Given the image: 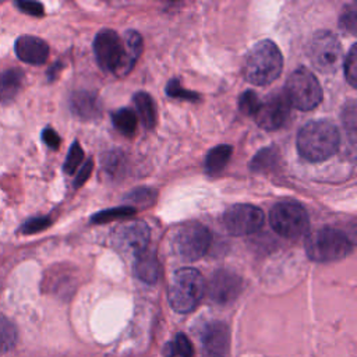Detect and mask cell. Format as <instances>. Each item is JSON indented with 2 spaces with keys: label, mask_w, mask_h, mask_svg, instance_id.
<instances>
[{
  "label": "cell",
  "mask_w": 357,
  "mask_h": 357,
  "mask_svg": "<svg viewBox=\"0 0 357 357\" xmlns=\"http://www.w3.org/2000/svg\"><path fill=\"white\" fill-rule=\"evenodd\" d=\"M337 128L326 120H315L303 126L297 135L298 153L308 162L329 159L339 148Z\"/></svg>",
  "instance_id": "cell-1"
},
{
  "label": "cell",
  "mask_w": 357,
  "mask_h": 357,
  "mask_svg": "<svg viewBox=\"0 0 357 357\" xmlns=\"http://www.w3.org/2000/svg\"><path fill=\"white\" fill-rule=\"evenodd\" d=\"M283 57L272 40H261L255 43L245 56L244 77L254 85H268L273 82L282 73Z\"/></svg>",
  "instance_id": "cell-2"
},
{
  "label": "cell",
  "mask_w": 357,
  "mask_h": 357,
  "mask_svg": "<svg viewBox=\"0 0 357 357\" xmlns=\"http://www.w3.org/2000/svg\"><path fill=\"white\" fill-rule=\"evenodd\" d=\"M206 290L202 275L194 268H181L172 276L167 300L170 307L180 314L192 311Z\"/></svg>",
  "instance_id": "cell-3"
},
{
  "label": "cell",
  "mask_w": 357,
  "mask_h": 357,
  "mask_svg": "<svg viewBox=\"0 0 357 357\" xmlns=\"http://www.w3.org/2000/svg\"><path fill=\"white\" fill-rule=\"evenodd\" d=\"M304 248L311 261L332 262L347 257L353 251V243L343 231L324 227L307 236Z\"/></svg>",
  "instance_id": "cell-4"
},
{
  "label": "cell",
  "mask_w": 357,
  "mask_h": 357,
  "mask_svg": "<svg viewBox=\"0 0 357 357\" xmlns=\"http://www.w3.org/2000/svg\"><path fill=\"white\" fill-rule=\"evenodd\" d=\"M283 93L289 105L301 112L315 109L322 100V89L318 79L304 67H300L290 74Z\"/></svg>",
  "instance_id": "cell-5"
},
{
  "label": "cell",
  "mask_w": 357,
  "mask_h": 357,
  "mask_svg": "<svg viewBox=\"0 0 357 357\" xmlns=\"http://www.w3.org/2000/svg\"><path fill=\"white\" fill-rule=\"evenodd\" d=\"M212 241L211 231L201 223L183 225L173 237L174 254L185 262L202 258L209 250Z\"/></svg>",
  "instance_id": "cell-6"
},
{
  "label": "cell",
  "mask_w": 357,
  "mask_h": 357,
  "mask_svg": "<svg viewBox=\"0 0 357 357\" xmlns=\"http://www.w3.org/2000/svg\"><path fill=\"white\" fill-rule=\"evenodd\" d=\"M272 229L284 238H298L308 231L310 219L305 209L296 202H280L269 213Z\"/></svg>",
  "instance_id": "cell-7"
},
{
  "label": "cell",
  "mask_w": 357,
  "mask_h": 357,
  "mask_svg": "<svg viewBox=\"0 0 357 357\" xmlns=\"http://www.w3.org/2000/svg\"><path fill=\"white\" fill-rule=\"evenodd\" d=\"M307 54L312 67L321 73L332 74L340 66L342 46L332 32L319 31L310 39Z\"/></svg>",
  "instance_id": "cell-8"
},
{
  "label": "cell",
  "mask_w": 357,
  "mask_h": 357,
  "mask_svg": "<svg viewBox=\"0 0 357 357\" xmlns=\"http://www.w3.org/2000/svg\"><path fill=\"white\" fill-rule=\"evenodd\" d=\"M93 52L99 67L117 75L124 57L123 38L112 29H102L95 36Z\"/></svg>",
  "instance_id": "cell-9"
},
{
  "label": "cell",
  "mask_w": 357,
  "mask_h": 357,
  "mask_svg": "<svg viewBox=\"0 0 357 357\" xmlns=\"http://www.w3.org/2000/svg\"><path fill=\"white\" fill-rule=\"evenodd\" d=\"M223 226L233 236H247L258 231L265 220L264 212L248 204H237L223 213Z\"/></svg>",
  "instance_id": "cell-10"
},
{
  "label": "cell",
  "mask_w": 357,
  "mask_h": 357,
  "mask_svg": "<svg viewBox=\"0 0 357 357\" xmlns=\"http://www.w3.org/2000/svg\"><path fill=\"white\" fill-rule=\"evenodd\" d=\"M151 230L144 222H128L119 226L112 234V245L121 254L139 255L146 250Z\"/></svg>",
  "instance_id": "cell-11"
},
{
  "label": "cell",
  "mask_w": 357,
  "mask_h": 357,
  "mask_svg": "<svg viewBox=\"0 0 357 357\" xmlns=\"http://www.w3.org/2000/svg\"><path fill=\"white\" fill-rule=\"evenodd\" d=\"M290 116V105L284 93H276L261 103L255 114L257 124L266 131H275L283 127Z\"/></svg>",
  "instance_id": "cell-12"
},
{
  "label": "cell",
  "mask_w": 357,
  "mask_h": 357,
  "mask_svg": "<svg viewBox=\"0 0 357 357\" xmlns=\"http://www.w3.org/2000/svg\"><path fill=\"white\" fill-rule=\"evenodd\" d=\"M241 289H243V282L240 276H237L231 271L219 269L213 273L209 282L208 293L215 303L227 304L237 298Z\"/></svg>",
  "instance_id": "cell-13"
},
{
  "label": "cell",
  "mask_w": 357,
  "mask_h": 357,
  "mask_svg": "<svg viewBox=\"0 0 357 357\" xmlns=\"http://www.w3.org/2000/svg\"><path fill=\"white\" fill-rule=\"evenodd\" d=\"M15 54L28 64H43L49 56V46L45 40L31 35H22L15 40Z\"/></svg>",
  "instance_id": "cell-14"
},
{
  "label": "cell",
  "mask_w": 357,
  "mask_h": 357,
  "mask_svg": "<svg viewBox=\"0 0 357 357\" xmlns=\"http://www.w3.org/2000/svg\"><path fill=\"white\" fill-rule=\"evenodd\" d=\"M202 342L208 353L222 356L229 346V329L223 322H211L204 328Z\"/></svg>",
  "instance_id": "cell-15"
},
{
  "label": "cell",
  "mask_w": 357,
  "mask_h": 357,
  "mask_svg": "<svg viewBox=\"0 0 357 357\" xmlns=\"http://www.w3.org/2000/svg\"><path fill=\"white\" fill-rule=\"evenodd\" d=\"M134 275L148 284H155L158 282L160 276V265L153 251L145 250L135 257Z\"/></svg>",
  "instance_id": "cell-16"
},
{
  "label": "cell",
  "mask_w": 357,
  "mask_h": 357,
  "mask_svg": "<svg viewBox=\"0 0 357 357\" xmlns=\"http://www.w3.org/2000/svg\"><path fill=\"white\" fill-rule=\"evenodd\" d=\"M123 45H124V57H123L121 67L117 73V77L127 75L131 71V68L135 66L142 52V38L135 31H127L123 38Z\"/></svg>",
  "instance_id": "cell-17"
},
{
  "label": "cell",
  "mask_w": 357,
  "mask_h": 357,
  "mask_svg": "<svg viewBox=\"0 0 357 357\" xmlns=\"http://www.w3.org/2000/svg\"><path fill=\"white\" fill-rule=\"evenodd\" d=\"M24 74L18 68H8L0 73V102H10L22 85Z\"/></svg>",
  "instance_id": "cell-18"
},
{
  "label": "cell",
  "mask_w": 357,
  "mask_h": 357,
  "mask_svg": "<svg viewBox=\"0 0 357 357\" xmlns=\"http://www.w3.org/2000/svg\"><path fill=\"white\" fill-rule=\"evenodd\" d=\"M233 148L230 145H218L212 148L205 158V170L209 176L219 174L230 160Z\"/></svg>",
  "instance_id": "cell-19"
},
{
  "label": "cell",
  "mask_w": 357,
  "mask_h": 357,
  "mask_svg": "<svg viewBox=\"0 0 357 357\" xmlns=\"http://www.w3.org/2000/svg\"><path fill=\"white\" fill-rule=\"evenodd\" d=\"M71 109L82 119H92L98 114V103L92 93L77 92L71 98Z\"/></svg>",
  "instance_id": "cell-20"
},
{
  "label": "cell",
  "mask_w": 357,
  "mask_h": 357,
  "mask_svg": "<svg viewBox=\"0 0 357 357\" xmlns=\"http://www.w3.org/2000/svg\"><path fill=\"white\" fill-rule=\"evenodd\" d=\"M134 103L142 120V124L149 130L153 128L156 123V109L152 98L146 92H137L134 95Z\"/></svg>",
  "instance_id": "cell-21"
},
{
  "label": "cell",
  "mask_w": 357,
  "mask_h": 357,
  "mask_svg": "<svg viewBox=\"0 0 357 357\" xmlns=\"http://www.w3.org/2000/svg\"><path fill=\"white\" fill-rule=\"evenodd\" d=\"M112 121H113V126L124 135L127 137H131L134 132H135V128H137V116L135 113L128 109V107H124V109H119L116 110L113 114H112Z\"/></svg>",
  "instance_id": "cell-22"
},
{
  "label": "cell",
  "mask_w": 357,
  "mask_h": 357,
  "mask_svg": "<svg viewBox=\"0 0 357 357\" xmlns=\"http://www.w3.org/2000/svg\"><path fill=\"white\" fill-rule=\"evenodd\" d=\"M279 160V152L276 148L269 146L261 149L251 160L250 167L252 172H266L268 169H272L276 166Z\"/></svg>",
  "instance_id": "cell-23"
},
{
  "label": "cell",
  "mask_w": 357,
  "mask_h": 357,
  "mask_svg": "<svg viewBox=\"0 0 357 357\" xmlns=\"http://www.w3.org/2000/svg\"><path fill=\"white\" fill-rule=\"evenodd\" d=\"M192 344L184 333H177L163 350L165 357H192Z\"/></svg>",
  "instance_id": "cell-24"
},
{
  "label": "cell",
  "mask_w": 357,
  "mask_h": 357,
  "mask_svg": "<svg viewBox=\"0 0 357 357\" xmlns=\"http://www.w3.org/2000/svg\"><path fill=\"white\" fill-rule=\"evenodd\" d=\"M17 342V329L14 324L0 314V353L8 351Z\"/></svg>",
  "instance_id": "cell-25"
},
{
  "label": "cell",
  "mask_w": 357,
  "mask_h": 357,
  "mask_svg": "<svg viewBox=\"0 0 357 357\" xmlns=\"http://www.w3.org/2000/svg\"><path fill=\"white\" fill-rule=\"evenodd\" d=\"M135 213V209L130 205H123V206H116V208H112V209H105V211H100L98 213H95L91 220L93 223H107L110 220H116V219H124V218H128L131 215Z\"/></svg>",
  "instance_id": "cell-26"
},
{
  "label": "cell",
  "mask_w": 357,
  "mask_h": 357,
  "mask_svg": "<svg viewBox=\"0 0 357 357\" xmlns=\"http://www.w3.org/2000/svg\"><path fill=\"white\" fill-rule=\"evenodd\" d=\"M339 26L343 32L349 35H356L357 31V8L356 4H349L343 8L340 18H339Z\"/></svg>",
  "instance_id": "cell-27"
},
{
  "label": "cell",
  "mask_w": 357,
  "mask_h": 357,
  "mask_svg": "<svg viewBox=\"0 0 357 357\" xmlns=\"http://www.w3.org/2000/svg\"><path fill=\"white\" fill-rule=\"evenodd\" d=\"M238 107L247 116H255L261 107V100L254 91H245L238 98Z\"/></svg>",
  "instance_id": "cell-28"
},
{
  "label": "cell",
  "mask_w": 357,
  "mask_h": 357,
  "mask_svg": "<svg viewBox=\"0 0 357 357\" xmlns=\"http://www.w3.org/2000/svg\"><path fill=\"white\" fill-rule=\"evenodd\" d=\"M357 46L351 45V47L349 49V53L346 56L344 60V75L347 82L356 88L357 86V52H356Z\"/></svg>",
  "instance_id": "cell-29"
},
{
  "label": "cell",
  "mask_w": 357,
  "mask_h": 357,
  "mask_svg": "<svg viewBox=\"0 0 357 357\" xmlns=\"http://www.w3.org/2000/svg\"><path fill=\"white\" fill-rule=\"evenodd\" d=\"M82 158H84V151L79 146V144L75 141L70 146V151L67 153V158L64 162V172L67 174H73L77 170V167L79 166V163L82 162Z\"/></svg>",
  "instance_id": "cell-30"
},
{
  "label": "cell",
  "mask_w": 357,
  "mask_h": 357,
  "mask_svg": "<svg viewBox=\"0 0 357 357\" xmlns=\"http://www.w3.org/2000/svg\"><path fill=\"white\" fill-rule=\"evenodd\" d=\"M166 93L172 98H178V99H188V100H198L199 99L198 93L183 88L177 78H173V79L169 81V84L166 85Z\"/></svg>",
  "instance_id": "cell-31"
},
{
  "label": "cell",
  "mask_w": 357,
  "mask_h": 357,
  "mask_svg": "<svg viewBox=\"0 0 357 357\" xmlns=\"http://www.w3.org/2000/svg\"><path fill=\"white\" fill-rule=\"evenodd\" d=\"M52 223V220L46 216H40V218H32L29 220H26L22 226H21V233L24 234H33L38 231L45 230L46 227H49Z\"/></svg>",
  "instance_id": "cell-32"
},
{
  "label": "cell",
  "mask_w": 357,
  "mask_h": 357,
  "mask_svg": "<svg viewBox=\"0 0 357 357\" xmlns=\"http://www.w3.org/2000/svg\"><path fill=\"white\" fill-rule=\"evenodd\" d=\"M15 6L26 13V14H31V15H35V17H39L43 14V6L38 1H17Z\"/></svg>",
  "instance_id": "cell-33"
},
{
  "label": "cell",
  "mask_w": 357,
  "mask_h": 357,
  "mask_svg": "<svg viewBox=\"0 0 357 357\" xmlns=\"http://www.w3.org/2000/svg\"><path fill=\"white\" fill-rule=\"evenodd\" d=\"M92 167H93V160H92V159H89V160H86V162L84 163V166L78 170V174H77V177H75V180H74V187H75V188L81 187V185L89 178V174H91V172H92Z\"/></svg>",
  "instance_id": "cell-34"
},
{
  "label": "cell",
  "mask_w": 357,
  "mask_h": 357,
  "mask_svg": "<svg viewBox=\"0 0 357 357\" xmlns=\"http://www.w3.org/2000/svg\"><path fill=\"white\" fill-rule=\"evenodd\" d=\"M42 139H43V142H45L49 148H52V149H57L59 145H60V137H59V134H57L53 128H50V127H47V128L43 130V132H42Z\"/></svg>",
  "instance_id": "cell-35"
},
{
  "label": "cell",
  "mask_w": 357,
  "mask_h": 357,
  "mask_svg": "<svg viewBox=\"0 0 357 357\" xmlns=\"http://www.w3.org/2000/svg\"><path fill=\"white\" fill-rule=\"evenodd\" d=\"M343 121H344V127H350L351 132H354V130H356V105H354V102H350L346 106V110L343 112Z\"/></svg>",
  "instance_id": "cell-36"
},
{
  "label": "cell",
  "mask_w": 357,
  "mask_h": 357,
  "mask_svg": "<svg viewBox=\"0 0 357 357\" xmlns=\"http://www.w3.org/2000/svg\"><path fill=\"white\" fill-rule=\"evenodd\" d=\"M205 357H222V356H218V354H212V353H208Z\"/></svg>",
  "instance_id": "cell-37"
}]
</instances>
